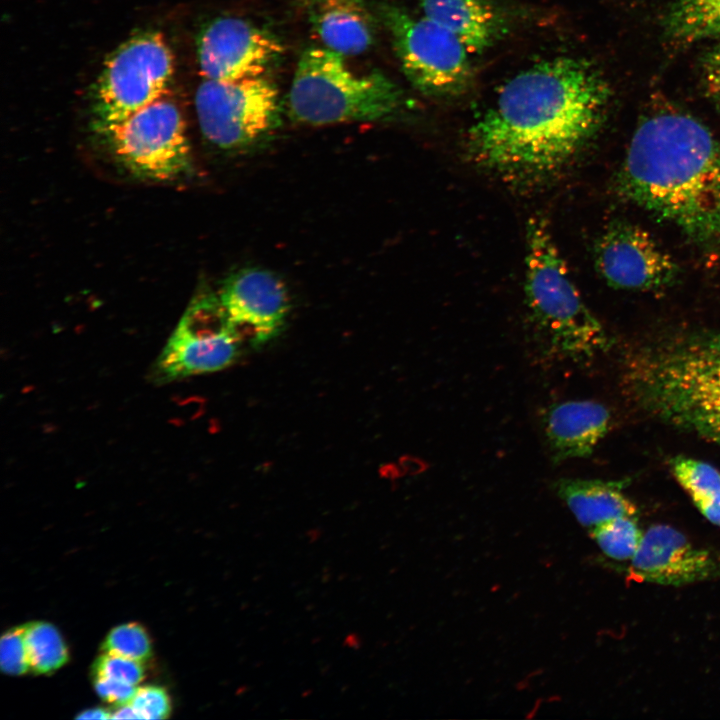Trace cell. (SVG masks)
<instances>
[{
  "label": "cell",
  "mask_w": 720,
  "mask_h": 720,
  "mask_svg": "<svg viewBox=\"0 0 720 720\" xmlns=\"http://www.w3.org/2000/svg\"><path fill=\"white\" fill-rule=\"evenodd\" d=\"M610 86L591 62L556 57L514 75L470 127L467 153L503 180L531 185L559 173L600 128Z\"/></svg>",
  "instance_id": "1"
},
{
  "label": "cell",
  "mask_w": 720,
  "mask_h": 720,
  "mask_svg": "<svg viewBox=\"0 0 720 720\" xmlns=\"http://www.w3.org/2000/svg\"><path fill=\"white\" fill-rule=\"evenodd\" d=\"M615 187L700 248L720 250V143L690 113L670 104L645 112Z\"/></svg>",
  "instance_id": "2"
},
{
  "label": "cell",
  "mask_w": 720,
  "mask_h": 720,
  "mask_svg": "<svg viewBox=\"0 0 720 720\" xmlns=\"http://www.w3.org/2000/svg\"><path fill=\"white\" fill-rule=\"evenodd\" d=\"M624 384L648 416L720 446V331L641 345L626 362Z\"/></svg>",
  "instance_id": "3"
},
{
  "label": "cell",
  "mask_w": 720,
  "mask_h": 720,
  "mask_svg": "<svg viewBox=\"0 0 720 720\" xmlns=\"http://www.w3.org/2000/svg\"><path fill=\"white\" fill-rule=\"evenodd\" d=\"M524 293L547 352L582 360L608 348V335L583 302L543 217L528 221Z\"/></svg>",
  "instance_id": "4"
},
{
  "label": "cell",
  "mask_w": 720,
  "mask_h": 720,
  "mask_svg": "<svg viewBox=\"0 0 720 720\" xmlns=\"http://www.w3.org/2000/svg\"><path fill=\"white\" fill-rule=\"evenodd\" d=\"M404 107L405 96L389 77L356 73L344 55L326 47L302 53L287 96L290 119L311 126L391 121Z\"/></svg>",
  "instance_id": "5"
},
{
  "label": "cell",
  "mask_w": 720,
  "mask_h": 720,
  "mask_svg": "<svg viewBox=\"0 0 720 720\" xmlns=\"http://www.w3.org/2000/svg\"><path fill=\"white\" fill-rule=\"evenodd\" d=\"M375 14L390 36L403 73L418 91L453 98L472 87L471 54L455 35L395 4L380 3Z\"/></svg>",
  "instance_id": "6"
},
{
  "label": "cell",
  "mask_w": 720,
  "mask_h": 720,
  "mask_svg": "<svg viewBox=\"0 0 720 720\" xmlns=\"http://www.w3.org/2000/svg\"><path fill=\"white\" fill-rule=\"evenodd\" d=\"M204 137L224 151L244 152L265 144L281 123L278 89L264 76L235 81L204 79L195 94Z\"/></svg>",
  "instance_id": "7"
},
{
  "label": "cell",
  "mask_w": 720,
  "mask_h": 720,
  "mask_svg": "<svg viewBox=\"0 0 720 720\" xmlns=\"http://www.w3.org/2000/svg\"><path fill=\"white\" fill-rule=\"evenodd\" d=\"M243 343L218 296L196 297L152 365L149 378L160 385L225 369L238 360Z\"/></svg>",
  "instance_id": "8"
},
{
  "label": "cell",
  "mask_w": 720,
  "mask_h": 720,
  "mask_svg": "<svg viewBox=\"0 0 720 720\" xmlns=\"http://www.w3.org/2000/svg\"><path fill=\"white\" fill-rule=\"evenodd\" d=\"M102 129L116 157L136 175L168 180L190 166L183 118L167 96Z\"/></svg>",
  "instance_id": "9"
},
{
  "label": "cell",
  "mask_w": 720,
  "mask_h": 720,
  "mask_svg": "<svg viewBox=\"0 0 720 720\" xmlns=\"http://www.w3.org/2000/svg\"><path fill=\"white\" fill-rule=\"evenodd\" d=\"M172 73V55L160 34L145 33L124 43L107 60L99 79L96 110L101 128L163 97Z\"/></svg>",
  "instance_id": "10"
},
{
  "label": "cell",
  "mask_w": 720,
  "mask_h": 720,
  "mask_svg": "<svg viewBox=\"0 0 720 720\" xmlns=\"http://www.w3.org/2000/svg\"><path fill=\"white\" fill-rule=\"evenodd\" d=\"M594 264L614 289L657 292L671 287L680 269L675 260L638 225L616 220L594 247Z\"/></svg>",
  "instance_id": "11"
},
{
  "label": "cell",
  "mask_w": 720,
  "mask_h": 720,
  "mask_svg": "<svg viewBox=\"0 0 720 720\" xmlns=\"http://www.w3.org/2000/svg\"><path fill=\"white\" fill-rule=\"evenodd\" d=\"M277 36L237 17L211 21L198 41V62L204 79L235 81L263 76L282 55Z\"/></svg>",
  "instance_id": "12"
},
{
  "label": "cell",
  "mask_w": 720,
  "mask_h": 720,
  "mask_svg": "<svg viewBox=\"0 0 720 720\" xmlns=\"http://www.w3.org/2000/svg\"><path fill=\"white\" fill-rule=\"evenodd\" d=\"M218 298L240 338L249 345L277 335L290 309L285 283L274 272L259 267L233 273Z\"/></svg>",
  "instance_id": "13"
},
{
  "label": "cell",
  "mask_w": 720,
  "mask_h": 720,
  "mask_svg": "<svg viewBox=\"0 0 720 720\" xmlns=\"http://www.w3.org/2000/svg\"><path fill=\"white\" fill-rule=\"evenodd\" d=\"M718 576L719 556L665 524L653 525L643 533L629 567L631 579L660 585L680 586Z\"/></svg>",
  "instance_id": "14"
},
{
  "label": "cell",
  "mask_w": 720,
  "mask_h": 720,
  "mask_svg": "<svg viewBox=\"0 0 720 720\" xmlns=\"http://www.w3.org/2000/svg\"><path fill=\"white\" fill-rule=\"evenodd\" d=\"M611 414L590 400L552 405L543 417L547 443L555 463L589 456L608 432Z\"/></svg>",
  "instance_id": "15"
},
{
  "label": "cell",
  "mask_w": 720,
  "mask_h": 720,
  "mask_svg": "<svg viewBox=\"0 0 720 720\" xmlns=\"http://www.w3.org/2000/svg\"><path fill=\"white\" fill-rule=\"evenodd\" d=\"M308 17L324 46L344 56L362 54L376 40L379 21L368 0H310Z\"/></svg>",
  "instance_id": "16"
},
{
  "label": "cell",
  "mask_w": 720,
  "mask_h": 720,
  "mask_svg": "<svg viewBox=\"0 0 720 720\" xmlns=\"http://www.w3.org/2000/svg\"><path fill=\"white\" fill-rule=\"evenodd\" d=\"M423 15L455 35L470 54L483 53L506 31L503 15L487 0H416Z\"/></svg>",
  "instance_id": "17"
},
{
  "label": "cell",
  "mask_w": 720,
  "mask_h": 720,
  "mask_svg": "<svg viewBox=\"0 0 720 720\" xmlns=\"http://www.w3.org/2000/svg\"><path fill=\"white\" fill-rule=\"evenodd\" d=\"M625 483L626 480L562 478L555 483L554 488L577 521L592 529L612 518L635 517L636 507L623 492Z\"/></svg>",
  "instance_id": "18"
},
{
  "label": "cell",
  "mask_w": 720,
  "mask_h": 720,
  "mask_svg": "<svg viewBox=\"0 0 720 720\" xmlns=\"http://www.w3.org/2000/svg\"><path fill=\"white\" fill-rule=\"evenodd\" d=\"M661 26L664 37L676 45L720 37V0H674Z\"/></svg>",
  "instance_id": "19"
},
{
  "label": "cell",
  "mask_w": 720,
  "mask_h": 720,
  "mask_svg": "<svg viewBox=\"0 0 720 720\" xmlns=\"http://www.w3.org/2000/svg\"><path fill=\"white\" fill-rule=\"evenodd\" d=\"M671 467L699 512L720 527V471L706 462L684 456L673 458Z\"/></svg>",
  "instance_id": "20"
},
{
  "label": "cell",
  "mask_w": 720,
  "mask_h": 720,
  "mask_svg": "<svg viewBox=\"0 0 720 720\" xmlns=\"http://www.w3.org/2000/svg\"><path fill=\"white\" fill-rule=\"evenodd\" d=\"M25 643L30 670L37 674H49L67 663V646L51 623L34 621L24 625Z\"/></svg>",
  "instance_id": "21"
},
{
  "label": "cell",
  "mask_w": 720,
  "mask_h": 720,
  "mask_svg": "<svg viewBox=\"0 0 720 720\" xmlns=\"http://www.w3.org/2000/svg\"><path fill=\"white\" fill-rule=\"evenodd\" d=\"M643 533L632 516L612 518L590 529V535L601 551L620 561L633 558Z\"/></svg>",
  "instance_id": "22"
},
{
  "label": "cell",
  "mask_w": 720,
  "mask_h": 720,
  "mask_svg": "<svg viewBox=\"0 0 720 720\" xmlns=\"http://www.w3.org/2000/svg\"><path fill=\"white\" fill-rule=\"evenodd\" d=\"M104 653L116 654L144 662L152 656V646L147 631L138 623H126L114 627L102 644Z\"/></svg>",
  "instance_id": "23"
},
{
  "label": "cell",
  "mask_w": 720,
  "mask_h": 720,
  "mask_svg": "<svg viewBox=\"0 0 720 720\" xmlns=\"http://www.w3.org/2000/svg\"><path fill=\"white\" fill-rule=\"evenodd\" d=\"M0 666L9 675H22L30 670L24 625L9 629L1 637Z\"/></svg>",
  "instance_id": "24"
},
{
  "label": "cell",
  "mask_w": 720,
  "mask_h": 720,
  "mask_svg": "<svg viewBox=\"0 0 720 720\" xmlns=\"http://www.w3.org/2000/svg\"><path fill=\"white\" fill-rule=\"evenodd\" d=\"M93 677L114 679L136 686L145 671L142 662L111 653L100 655L92 666Z\"/></svg>",
  "instance_id": "25"
},
{
  "label": "cell",
  "mask_w": 720,
  "mask_h": 720,
  "mask_svg": "<svg viewBox=\"0 0 720 720\" xmlns=\"http://www.w3.org/2000/svg\"><path fill=\"white\" fill-rule=\"evenodd\" d=\"M129 704L140 719H165L171 712V702L162 687L147 685L136 689Z\"/></svg>",
  "instance_id": "26"
},
{
  "label": "cell",
  "mask_w": 720,
  "mask_h": 720,
  "mask_svg": "<svg viewBox=\"0 0 720 720\" xmlns=\"http://www.w3.org/2000/svg\"><path fill=\"white\" fill-rule=\"evenodd\" d=\"M94 687L102 699L116 706L129 703L137 689L126 682L103 677H94Z\"/></svg>",
  "instance_id": "27"
},
{
  "label": "cell",
  "mask_w": 720,
  "mask_h": 720,
  "mask_svg": "<svg viewBox=\"0 0 720 720\" xmlns=\"http://www.w3.org/2000/svg\"><path fill=\"white\" fill-rule=\"evenodd\" d=\"M702 76L708 96L711 99L720 97V43L705 55Z\"/></svg>",
  "instance_id": "28"
},
{
  "label": "cell",
  "mask_w": 720,
  "mask_h": 720,
  "mask_svg": "<svg viewBox=\"0 0 720 720\" xmlns=\"http://www.w3.org/2000/svg\"><path fill=\"white\" fill-rule=\"evenodd\" d=\"M111 719H140L138 714L135 712L133 707L127 703L117 706V708L111 712Z\"/></svg>",
  "instance_id": "29"
},
{
  "label": "cell",
  "mask_w": 720,
  "mask_h": 720,
  "mask_svg": "<svg viewBox=\"0 0 720 720\" xmlns=\"http://www.w3.org/2000/svg\"><path fill=\"white\" fill-rule=\"evenodd\" d=\"M77 719H111V712L104 708H91L82 711L76 716Z\"/></svg>",
  "instance_id": "30"
},
{
  "label": "cell",
  "mask_w": 720,
  "mask_h": 720,
  "mask_svg": "<svg viewBox=\"0 0 720 720\" xmlns=\"http://www.w3.org/2000/svg\"><path fill=\"white\" fill-rule=\"evenodd\" d=\"M712 101H713V103L715 104L717 110H718L719 113H720V97H717V98H715V99H712Z\"/></svg>",
  "instance_id": "31"
}]
</instances>
